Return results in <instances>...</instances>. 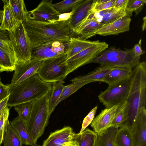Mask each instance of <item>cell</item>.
<instances>
[{"instance_id": "4316f807", "label": "cell", "mask_w": 146, "mask_h": 146, "mask_svg": "<svg viewBox=\"0 0 146 146\" xmlns=\"http://www.w3.org/2000/svg\"><path fill=\"white\" fill-rule=\"evenodd\" d=\"M3 146H23V143L8 119L6 122L3 138Z\"/></svg>"}, {"instance_id": "60d3db41", "label": "cell", "mask_w": 146, "mask_h": 146, "mask_svg": "<svg viewBox=\"0 0 146 146\" xmlns=\"http://www.w3.org/2000/svg\"><path fill=\"white\" fill-rule=\"evenodd\" d=\"M10 84L5 85L1 82L0 76V102L10 94Z\"/></svg>"}, {"instance_id": "7dc6e473", "label": "cell", "mask_w": 146, "mask_h": 146, "mask_svg": "<svg viewBox=\"0 0 146 146\" xmlns=\"http://www.w3.org/2000/svg\"></svg>"}, {"instance_id": "2e32d148", "label": "cell", "mask_w": 146, "mask_h": 146, "mask_svg": "<svg viewBox=\"0 0 146 146\" xmlns=\"http://www.w3.org/2000/svg\"><path fill=\"white\" fill-rule=\"evenodd\" d=\"M131 19L126 16L111 23L104 24L95 33V35L103 36L117 35L129 31Z\"/></svg>"}, {"instance_id": "f6af8a7d", "label": "cell", "mask_w": 146, "mask_h": 146, "mask_svg": "<svg viewBox=\"0 0 146 146\" xmlns=\"http://www.w3.org/2000/svg\"><path fill=\"white\" fill-rule=\"evenodd\" d=\"M143 23L142 26V30L143 31L145 29L146 26V16H145L143 18Z\"/></svg>"}, {"instance_id": "9c48e42d", "label": "cell", "mask_w": 146, "mask_h": 146, "mask_svg": "<svg viewBox=\"0 0 146 146\" xmlns=\"http://www.w3.org/2000/svg\"><path fill=\"white\" fill-rule=\"evenodd\" d=\"M108 44L105 42L99 41L72 57L67 59L66 62L68 67L67 75L78 68L90 62L105 51Z\"/></svg>"}, {"instance_id": "1f68e13d", "label": "cell", "mask_w": 146, "mask_h": 146, "mask_svg": "<svg viewBox=\"0 0 146 146\" xmlns=\"http://www.w3.org/2000/svg\"><path fill=\"white\" fill-rule=\"evenodd\" d=\"M83 0H65L52 4L54 9L60 14L69 13L73 11L77 7Z\"/></svg>"}, {"instance_id": "ba28073f", "label": "cell", "mask_w": 146, "mask_h": 146, "mask_svg": "<svg viewBox=\"0 0 146 146\" xmlns=\"http://www.w3.org/2000/svg\"><path fill=\"white\" fill-rule=\"evenodd\" d=\"M9 33L17 62L23 63L30 60L31 59L32 48L23 22H20L15 31Z\"/></svg>"}, {"instance_id": "f35d334b", "label": "cell", "mask_w": 146, "mask_h": 146, "mask_svg": "<svg viewBox=\"0 0 146 146\" xmlns=\"http://www.w3.org/2000/svg\"><path fill=\"white\" fill-rule=\"evenodd\" d=\"M116 0H108L105 2L98 4H96L94 0L92 11L94 12L106 10L114 7Z\"/></svg>"}, {"instance_id": "4fadbf2b", "label": "cell", "mask_w": 146, "mask_h": 146, "mask_svg": "<svg viewBox=\"0 0 146 146\" xmlns=\"http://www.w3.org/2000/svg\"><path fill=\"white\" fill-rule=\"evenodd\" d=\"M67 43L54 41L33 48L31 58L43 60L62 54L67 49L65 46Z\"/></svg>"}, {"instance_id": "52a82bcc", "label": "cell", "mask_w": 146, "mask_h": 146, "mask_svg": "<svg viewBox=\"0 0 146 146\" xmlns=\"http://www.w3.org/2000/svg\"><path fill=\"white\" fill-rule=\"evenodd\" d=\"M131 80V76L124 80L108 85L98 96L100 102L106 108L121 104L128 96Z\"/></svg>"}, {"instance_id": "7a4b0ae2", "label": "cell", "mask_w": 146, "mask_h": 146, "mask_svg": "<svg viewBox=\"0 0 146 146\" xmlns=\"http://www.w3.org/2000/svg\"><path fill=\"white\" fill-rule=\"evenodd\" d=\"M126 101L125 120L120 126L125 127L131 131L140 112L146 108L145 62H140L133 69L130 88Z\"/></svg>"}, {"instance_id": "e0dca14e", "label": "cell", "mask_w": 146, "mask_h": 146, "mask_svg": "<svg viewBox=\"0 0 146 146\" xmlns=\"http://www.w3.org/2000/svg\"><path fill=\"white\" fill-rule=\"evenodd\" d=\"M93 2L94 0H83L72 12L69 25L73 34L78 27L91 12Z\"/></svg>"}, {"instance_id": "9a60e30c", "label": "cell", "mask_w": 146, "mask_h": 146, "mask_svg": "<svg viewBox=\"0 0 146 146\" xmlns=\"http://www.w3.org/2000/svg\"><path fill=\"white\" fill-rule=\"evenodd\" d=\"M103 25L96 19L93 18L90 14L76 29L73 37L86 40L95 35L96 31Z\"/></svg>"}, {"instance_id": "30bf717a", "label": "cell", "mask_w": 146, "mask_h": 146, "mask_svg": "<svg viewBox=\"0 0 146 146\" xmlns=\"http://www.w3.org/2000/svg\"><path fill=\"white\" fill-rule=\"evenodd\" d=\"M52 0H43L34 9L28 12L27 18L43 22H54L59 20L61 14L52 6Z\"/></svg>"}, {"instance_id": "d590c367", "label": "cell", "mask_w": 146, "mask_h": 146, "mask_svg": "<svg viewBox=\"0 0 146 146\" xmlns=\"http://www.w3.org/2000/svg\"><path fill=\"white\" fill-rule=\"evenodd\" d=\"M126 100L118 108L112 123L111 126L119 128L124 122L125 117Z\"/></svg>"}, {"instance_id": "7bdbcfd3", "label": "cell", "mask_w": 146, "mask_h": 146, "mask_svg": "<svg viewBox=\"0 0 146 146\" xmlns=\"http://www.w3.org/2000/svg\"><path fill=\"white\" fill-rule=\"evenodd\" d=\"M129 0H116L114 7L120 8L127 5Z\"/></svg>"}, {"instance_id": "7c38bea8", "label": "cell", "mask_w": 146, "mask_h": 146, "mask_svg": "<svg viewBox=\"0 0 146 146\" xmlns=\"http://www.w3.org/2000/svg\"><path fill=\"white\" fill-rule=\"evenodd\" d=\"M75 133L70 126H65L51 132L41 146H77L74 139Z\"/></svg>"}, {"instance_id": "ac0fdd59", "label": "cell", "mask_w": 146, "mask_h": 146, "mask_svg": "<svg viewBox=\"0 0 146 146\" xmlns=\"http://www.w3.org/2000/svg\"><path fill=\"white\" fill-rule=\"evenodd\" d=\"M135 146H146V109L140 112L131 130Z\"/></svg>"}, {"instance_id": "ffe728a7", "label": "cell", "mask_w": 146, "mask_h": 146, "mask_svg": "<svg viewBox=\"0 0 146 146\" xmlns=\"http://www.w3.org/2000/svg\"><path fill=\"white\" fill-rule=\"evenodd\" d=\"M10 123L23 144L31 146H41L33 141L26 129L25 122L18 116Z\"/></svg>"}, {"instance_id": "ab89813d", "label": "cell", "mask_w": 146, "mask_h": 146, "mask_svg": "<svg viewBox=\"0 0 146 146\" xmlns=\"http://www.w3.org/2000/svg\"><path fill=\"white\" fill-rule=\"evenodd\" d=\"M98 107H94L84 118L83 121L81 128L79 133L83 132L90 124L93 120L96 113Z\"/></svg>"}, {"instance_id": "83f0119b", "label": "cell", "mask_w": 146, "mask_h": 146, "mask_svg": "<svg viewBox=\"0 0 146 146\" xmlns=\"http://www.w3.org/2000/svg\"><path fill=\"white\" fill-rule=\"evenodd\" d=\"M9 4L14 17L19 23L27 18L28 12L23 0H9Z\"/></svg>"}, {"instance_id": "8fae6325", "label": "cell", "mask_w": 146, "mask_h": 146, "mask_svg": "<svg viewBox=\"0 0 146 146\" xmlns=\"http://www.w3.org/2000/svg\"><path fill=\"white\" fill-rule=\"evenodd\" d=\"M43 60L31 58L25 63L17 62L10 87L17 86L21 82L37 73Z\"/></svg>"}, {"instance_id": "74e56055", "label": "cell", "mask_w": 146, "mask_h": 146, "mask_svg": "<svg viewBox=\"0 0 146 146\" xmlns=\"http://www.w3.org/2000/svg\"><path fill=\"white\" fill-rule=\"evenodd\" d=\"M9 109L7 106L0 113V146L3 142L5 124L9 119Z\"/></svg>"}, {"instance_id": "8992f818", "label": "cell", "mask_w": 146, "mask_h": 146, "mask_svg": "<svg viewBox=\"0 0 146 146\" xmlns=\"http://www.w3.org/2000/svg\"><path fill=\"white\" fill-rule=\"evenodd\" d=\"M65 52L59 56L43 60L37 74L43 81L52 83L63 80L67 75L68 67L66 62Z\"/></svg>"}, {"instance_id": "3957f363", "label": "cell", "mask_w": 146, "mask_h": 146, "mask_svg": "<svg viewBox=\"0 0 146 146\" xmlns=\"http://www.w3.org/2000/svg\"><path fill=\"white\" fill-rule=\"evenodd\" d=\"M52 88V83L43 81L36 73L16 86L10 87L7 106L12 107L21 103L33 102L44 96Z\"/></svg>"}, {"instance_id": "bcb514c9", "label": "cell", "mask_w": 146, "mask_h": 146, "mask_svg": "<svg viewBox=\"0 0 146 146\" xmlns=\"http://www.w3.org/2000/svg\"><path fill=\"white\" fill-rule=\"evenodd\" d=\"M4 15L3 10H0V23H1L2 21Z\"/></svg>"}, {"instance_id": "d6986e66", "label": "cell", "mask_w": 146, "mask_h": 146, "mask_svg": "<svg viewBox=\"0 0 146 146\" xmlns=\"http://www.w3.org/2000/svg\"><path fill=\"white\" fill-rule=\"evenodd\" d=\"M113 67L100 66L88 74L72 79V83L83 82L87 84L96 82H103L108 72Z\"/></svg>"}, {"instance_id": "8d00e7d4", "label": "cell", "mask_w": 146, "mask_h": 146, "mask_svg": "<svg viewBox=\"0 0 146 146\" xmlns=\"http://www.w3.org/2000/svg\"><path fill=\"white\" fill-rule=\"evenodd\" d=\"M146 3L145 0H129L126 7L132 12L134 11L136 16L142 11L144 4Z\"/></svg>"}, {"instance_id": "5bb4252c", "label": "cell", "mask_w": 146, "mask_h": 146, "mask_svg": "<svg viewBox=\"0 0 146 146\" xmlns=\"http://www.w3.org/2000/svg\"><path fill=\"white\" fill-rule=\"evenodd\" d=\"M106 108L94 118L90 124L93 131L97 134H100L111 127L117 109L119 106Z\"/></svg>"}, {"instance_id": "b9f144b4", "label": "cell", "mask_w": 146, "mask_h": 146, "mask_svg": "<svg viewBox=\"0 0 146 146\" xmlns=\"http://www.w3.org/2000/svg\"><path fill=\"white\" fill-rule=\"evenodd\" d=\"M141 39H140L138 43L135 45L133 48H132L134 53L137 56L139 57L145 53V51L141 48Z\"/></svg>"}, {"instance_id": "484cf974", "label": "cell", "mask_w": 146, "mask_h": 146, "mask_svg": "<svg viewBox=\"0 0 146 146\" xmlns=\"http://www.w3.org/2000/svg\"><path fill=\"white\" fill-rule=\"evenodd\" d=\"M97 137L96 132L86 128L80 133H75L74 139L78 143L77 146H96Z\"/></svg>"}, {"instance_id": "cb8c5ba5", "label": "cell", "mask_w": 146, "mask_h": 146, "mask_svg": "<svg viewBox=\"0 0 146 146\" xmlns=\"http://www.w3.org/2000/svg\"><path fill=\"white\" fill-rule=\"evenodd\" d=\"M99 41V40L91 41L82 40L73 37L68 43L67 49L65 52L67 60Z\"/></svg>"}, {"instance_id": "ee69618b", "label": "cell", "mask_w": 146, "mask_h": 146, "mask_svg": "<svg viewBox=\"0 0 146 146\" xmlns=\"http://www.w3.org/2000/svg\"><path fill=\"white\" fill-rule=\"evenodd\" d=\"M9 96H8L1 101L0 102V113L7 106V104Z\"/></svg>"}, {"instance_id": "836d02e7", "label": "cell", "mask_w": 146, "mask_h": 146, "mask_svg": "<svg viewBox=\"0 0 146 146\" xmlns=\"http://www.w3.org/2000/svg\"><path fill=\"white\" fill-rule=\"evenodd\" d=\"M33 102H24L16 105L14 108L18 116L25 122L27 121L31 111Z\"/></svg>"}, {"instance_id": "d4e9b609", "label": "cell", "mask_w": 146, "mask_h": 146, "mask_svg": "<svg viewBox=\"0 0 146 146\" xmlns=\"http://www.w3.org/2000/svg\"><path fill=\"white\" fill-rule=\"evenodd\" d=\"M113 146H135L131 131L125 127L121 126L115 134Z\"/></svg>"}, {"instance_id": "7402d4cb", "label": "cell", "mask_w": 146, "mask_h": 146, "mask_svg": "<svg viewBox=\"0 0 146 146\" xmlns=\"http://www.w3.org/2000/svg\"><path fill=\"white\" fill-rule=\"evenodd\" d=\"M133 69L125 67H113L105 77L103 82L108 85L130 77Z\"/></svg>"}, {"instance_id": "f1b7e54d", "label": "cell", "mask_w": 146, "mask_h": 146, "mask_svg": "<svg viewBox=\"0 0 146 146\" xmlns=\"http://www.w3.org/2000/svg\"><path fill=\"white\" fill-rule=\"evenodd\" d=\"M17 62L15 55L0 48V72L15 70Z\"/></svg>"}, {"instance_id": "277c9868", "label": "cell", "mask_w": 146, "mask_h": 146, "mask_svg": "<svg viewBox=\"0 0 146 146\" xmlns=\"http://www.w3.org/2000/svg\"><path fill=\"white\" fill-rule=\"evenodd\" d=\"M51 90L33 103L30 114L25 124L26 129L35 143L44 134L51 114L48 107V100Z\"/></svg>"}, {"instance_id": "4dcf8cb0", "label": "cell", "mask_w": 146, "mask_h": 146, "mask_svg": "<svg viewBox=\"0 0 146 146\" xmlns=\"http://www.w3.org/2000/svg\"><path fill=\"white\" fill-rule=\"evenodd\" d=\"M118 129L111 126L102 133L97 134L96 146H113L114 137Z\"/></svg>"}, {"instance_id": "44dd1931", "label": "cell", "mask_w": 146, "mask_h": 146, "mask_svg": "<svg viewBox=\"0 0 146 146\" xmlns=\"http://www.w3.org/2000/svg\"><path fill=\"white\" fill-rule=\"evenodd\" d=\"M4 5L3 7L4 15L0 29L9 32L15 31L20 23L15 19L10 7L9 0H2Z\"/></svg>"}, {"instance_id": "5b68a950", "label": "cell", "mask_w": 146, "mask_h": 146, "mask_svg": "<svg viewBox=\"0 0 146 146\" xmlns=\"http://www.w3.org/2000/svg\"><path fill=\"white\" fill-rule=\"evenodd\" d=\"M140 56H136L132 49L122 50L115 47L105 50L90 63L111 67H125L133 69L140 62Z\"/></svg>"}, {"instance_id": "e575fe53", "label": "cell", "mask_w": 146, "mask_h": 146, "mask_svg": "<svg viewBox=\"0 0 146 146\" xmlns=\"http://www.w3.org/2000/svg\"><path fill=\"white\" fill-rule=\"evenodd\" d=\"M0 48L15 55L10 40L9 32L0 29Z\"/></svg>"}, {"instance_id": "6da1fadb", "label": "cell", "mask_w": 146, "mask_h": 146, "mask_svg": "<svg viewBox=\"0 0 146 146\" xmlns=\"http://www.w3.org/2000/svg\"><path fill=\"white\" fill-rule=\"evenodd\" d=\"M70 19H59L51 23L36 21L27 18L23 23L32 48L54 41L68 43L73 36L70 27Z\"/></svg>"}, {"instance_id": "603a6c76", "label": "cell", "mask_w": 146, "mask_h": 146, "mask_svg": "<svg viewBox=\"0 0 146 146\" xmlns=\"http://www.w3.org/2000/svg\"><path fill=\"white\" fill-rule=\"evenodd\" d=\"M127 5L120 8L113 7L104 10L103 15L97 21L104 25L125 16L131 17L132 15V12L127 9Z\"/></svg>"}, {"instance_id": "f546056e", "label": "cell", "mask_w": 146, "mask_h": 146, "mask_svg": "<svg viewBox=\"0 0 146 146\" xmlns=\"http://www.w3.org/2000/svg\"><path fill=\"white\" fill-rule=\"evenodd\" d=\"M64 82L61 80L52 83L51 93L48 100V107L51 114L56 106V104L64 86Z\"/></svg>"}, {"instance_id": "d6a6232c", "label": "cell", "mask_w": 146, "mask_h": 146, "mask_svg": "<svg viewBox=\"0 0 146 146\" xmlns=\"http://www.w3.org/2000/svg\"><path fill=\"white\" fill-rule=\"evenodd\" d=\"M87 84L85 82H78L64 86L61 95L56 104V106L62 101L66 99L69 96L75 92L85 85Z\"/></svg>"}]
</instances>
